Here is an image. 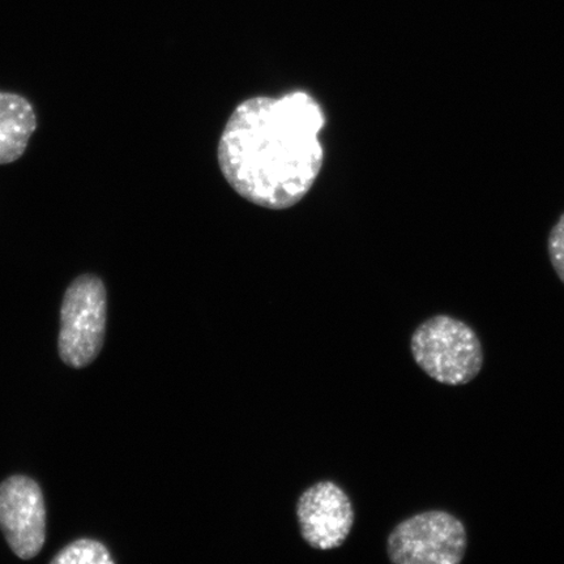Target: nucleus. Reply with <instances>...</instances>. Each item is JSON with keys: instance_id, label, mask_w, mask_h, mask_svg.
Here are the masks:
<instances>
[{"instance_id": "423d86ee", "label": "nucleus", "mask_w": 564, "mask_h": 564, "mask_svg": "<svg viewBox=\"0 0 564 564\" xmlns=\"http://www.w3.org/2000/svg\"><path fill=\"white\" fill-rule=\"evenodd\" d=\"M297 519L303 540L316 550L341 546L355 524L347 492L333 481H321L301 494Z\"/></svg>"}, {"instance_id": "39448f33", "label": "nucleus", "mask_w": 564, "mask_h": 564, "mask_svg": "<svg viewBox=\"0 0 564 564\" xmlns=\"http://www.w3.org/2000/svg\"><path fill=\"white\" fill-rule=\"evenodd\" d=\"M0 531L20 560H33L44 547L45 498L33 478L13 475L0 484Z\"/></svg>"}, {"instance_id": "0eeeda50", "label": "nucleus", "mask_w": 564, "mask_h": 564, "mask_svg": "<svg viewBox=\"0 0 564 564\" xmlns=\"http://www.w3.org/2000/svg\"><path fill=\"white\" fill-rule=\"evenodd\" d=\"M37 116L26 97L0 90V165H9L24 156Z\"/></svg>"}, {"instance_id": "1a4fd4ad", "label": "nucleus", "mask_w": 564, "mask_h": 564, "mask_svg": "<svg viewBox=\"0 0 564 564\" xmlns=\"http://www.w3.org/2000/svg\"><path fill=\"white\" fill-rule=\"evenodd\" d=\"M550 263L564 284V214L550 231L547 239Z\"/></svg>"}, {"instance_id": "7ed1b4c3", "label": "nucleus", "mask_w": 564, "mask_h": 564, "mask_svg": "<svg viewBox=\"0 0 564 564\" xmlns=\"http://www.w3.org/2000/svg\"><path fill=\"white\" fill-rule=\"evenodd\" d=\"M108 294L94 273L77 276L63 295L58 351L63 364L84 369L100 355L108 317Z\"/></svg>"}, {"instance_id": "f03ea898", "label": "nucleus", "mask_w": 564, "mask_h": 564, "mask_svg": "<svg viewBox=\"0 0 564 564\" xmlns=\"http://www.w3.org/2000/svg\"><path fill=\"white\" fill-rule=\"evenodd\" d=\"M411 351L419 368L441 384H468L484 368V348L476 330L449 315L421 323L412 335Z\"/></svg>"}, {"instance_id": "f257e3e1", "label": "nucleus", "mask_w": 564, "mask_h": 564, "mask_svg": "<svg viewBox=\"0 0 564 564\" xmlns=\"http://www.w3.org/2000/svg\"><path fill=\"white\" fill-rule=\"evenodd\" d=\"M324 126L321 104L305 90L249 98L231 112L218 143L225 181L256 206H295L322 172Z\"/></svg>"}, {"instance_id": "6e6552de", "label": "nucleus", "mask_w": 564, "mask_h": 564, "mask_svg": "<svg viewBox=\"0 0 564 564\" xmlns=\"http://www.w3.org/2000/svg\"><path fill=\"white\" fill-rule=\"evenodd\" d=\"M52 564H115L109 549L94 539H80L63 547Z\"/></svg>"}, {"instance_id": "20e7f679", "label": "nucleus", "mask_w": 564, "mask_h": 564, "mask_svg": "<svg viewBox=\"0 0 564 564\" xmlns=\"http://www.w3.org/2000/svg\"><path fill=\"white\" fill-rule=\"evenodd\" d=\"M468 532L454 513L423 511L394 527L387 539L393 564H458L467 555Z\"/></svg>"}]
</instances>
